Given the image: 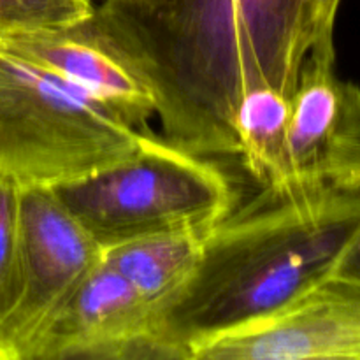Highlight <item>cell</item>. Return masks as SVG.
Returning a JSON list of instances; mask_svg holds the SVG:
<instances>
[{
	"instance_id": "cell-15",
	"label": "cell",
	"mask_w": 360,
	"mask_h": 360,
	"mask_svg": "<svg viewBox=\"0 0 360 360\" xmlns=\"http://www.w3.org/2000/svg\"><path fill=\"white\" fill-rule=\"evenodd\" d=\"M323 4H326V9L327 13H329V16L336 20L338 11H340V6H341V0H323Z\"/></svg>"
},
{
	"instance_id": "cell-8",
	"label": "cell",
	"mask_w": 360,
	"mask_h": 360,
	"mask_svg": "<svg viewBox=\"0 0 360 360\" xmlns=\"http://www.w3.org/2000/svg\"><path fill=\"white\" fill-rule=\"evenodd\" d=\"M0 48L56 74L134 129L146 130V123L157 116L153 88L94 14L55 30L0 35Z\"/></svg>"
},
{
	"instance_id": "cell-10",
	"label": "cell",
	"mask_w": 360,
	"mask_h": 360,
	"mask_svg": "<svg viewBox=\"0 0 360 360\" xmlns=\"http://www.w3.org/2000/svg\"><path fill=\"white\" fill-rule=\"evenodd\" d=\"M290 95L273 86L246 91L234 115L238 157L248 174L274 193L292 192Z\"/></svg>"
},
{
	"instance_id": "cell-1",
	"label": "cell",
	"mask_w": 360,
	"mask_h": 360,
	"mask_svg": "<svg viewBox=\"0 0 360 360\" xmlns=\"http://www.w3.org/2000/svg\"><path fill=\"white\" fill-rule=\"evenodd\" d=\"M360 221V195L264 190L204 234L192 276L157 309V359L257 322L329 276Z\"/></svg>"
},
{
	"instance_id": "cell-9",
	"label": "cell",
	"mask_w": 360,
	"mask_h": 360,
	"mask_svg": "<svg viewBox=\"0 0 360 360\" xmlns=\"http://www.w3.org/2000/svg\"><path fill=\"white\" fill-rule=\"evenodd\" d=\"M243 91L273 86L292 95L311 51L336 53L323 0H234Z\"/></svg>"
},
{
	"instance_id": "cell-3",
	"label": "cell",
	"mask_w": 360,
	"mask_h": 360,
	"mask_svg": "<svg viewBox=\"0 0 360 360\" xmlns=\"http://www.w3.org/2000/svg\"><path fill=\"white\" fill-rule=\"evenodd\" d=\"M51 190L102 248L164 232L206 234L238 202L214 158L146 130L125 160Z\"/></svg>"
},
{
	"instance_id": "cell-11",
	"label": "cell",
	"mask_w": 360,
	"mask_h": 360,
	"mask_svg": "<svg viewBox=\"0 0 360 360\" xmlns=\"http://www.w3.org/2000/svg\"><path fill=\"white\" fill-rule=\"evenodd\" d=\"M202 238L199 232L143 236L102 248V262L158 309L193 274L202 253Z\"/></svg>"
},
{
	"instance_id": "cell-12",
	"label": "cell",
	"mask_w": 360,
	"mask_h": 360,
	"mask_svg": "<svg viewBox=\"0 0 360 360\" xmlns=\"http://www.w3.org/2000/svg\"><path fill=\"white\" fill-rule=\"evenodd\" d=\"M94 9V0H0V35L70 27Z\"/></svg>"
},
{
	"instance_id": "cell-7",
	"label": "cell",
	"mask_w": 360,
	"mask_h": 360,
	"mask_svg": "<svg viewBox=\"0 0 360 360\" xmlns=\"http://www.w3.org/2000/svg\"><path fill=\"white\" fill-rule=\"evenodd\" d=\"M157 308L101 262L39 334L28 360L157 359Z\"/></svg>"
},
{
	"instance_id": "cell-6",
	"label": "cell",
	"mask_w": 360,
	"mask_h": 360,
	"mask_svg": "<svg viewBox=\"0 0 360 360\" xmlns=\"http://www.w3.org/2000/svg\"><path fill=\"white\" fill-rule=\"evenodd\" d=\"M360 360V285L322 278L271 315L197 345L190 360Z\"/></svg>"
},
{
	"instance_id": "cell-2",
	"label": "cell",
	"mask_w": 360,
	"mask_h": 360,
	"mask_svg": "<svg viewBox=\"0 0 360 360\" xmlns=\"http://www.w3.org/2000/svg\"><path fill=\"white\" fill-rule=\"evenodd\" d=\"M141 134L56 74L0 48V174L56 188L125 160Z\"/></svg>"
},
{
	"instance_id": "cell-5",
	"label": "cell",
	"mask_w": 360,
	"mask_h": 360,
	"mask_svg": "<svg viewBox=\"0 0 360 360\" xmlns=\"http://www.w3.org/2000/svg\"><path fill=\"white\" fill-rule=\"evenodd\" d=\"M292 192L360 195V86L311 51L290 95Z\"/></svg>"
},
{
	"instance_id": "cell-14",
	"label": "cell",
	"mask_w": 360,
	"mask_h": 360,
	"mask_svg": "<svg viewBox=\"0 0 360 360\" xmlns=\"http://www.w3.org/2000/svg\"><path fill=\"white\" fill-rule=\"evenodd\" d=\"M330 274L360 285V221L355 227L354 234L347 241V245L341 250Z\"/></svg>"
},
{
	"instance_id": "cell-13",
	"label": "cell",
	"mask_w": 360,
	"mask_h": 360,
	"mask_svg": "<svg viewBox=\"0 0 360 360\" xmlns=\"http://www.w3.org/2000/svg\"><path fill=\"white\" fill-rule=\"evenodd\" d=\"M21 186L0 174V323L20 295Z\"/></svg>"
},
{
	"instance_id": "cell-4",
	"label": "cell",
	"mask_w": 360,
	"mask_h": 360,
	"mask_svg": "<svg viewBox=\"0 0 360 360\" xmlns=\"http://www.w3.org/2000/svg\"><path fill=\"white\" fill-rule=\"evenodd\" d=\"M102 262V246L51 188H21L20 295L0 323V360H28L60 306Z\"/></svg>"
}]
</instances>
